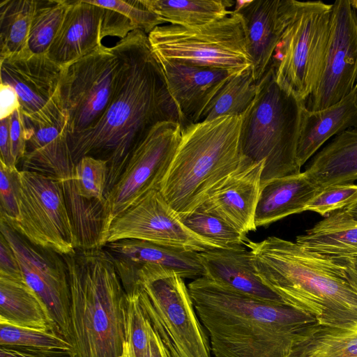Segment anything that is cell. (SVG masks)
<instances>
[{
	"mask_svg": "<svg viewBox=\"0 0 357 357\" xmlns=\"http://www.w3.org/2000/svg\"><path fill=\"white\" fill-rule=\"evenodd\" d=\"M123 40L126 66L108 107L91 128L68 135L75 163L84 156L107 161L106 196L134 150L155 125L174 121L181 126L178 109L148 35L137 29Z\"/></svg>",
	"mask_w": 357,
	"mask_h": 357,
	"instance_id": "1",
	"label": "cell"
},
{
	"mask_svg": "<svg viewBox=\"0 0 357 357\" xmlns=\"http://www.w3.org/2000/svg\"><path fill=\"white\" fill-rule=\"evenodd\" d=\"M188 289L215 357H289L296 333L316 322L285 303L243 294L204 276Z\"/></svg>",
	"mask_w": 357,
	"mask_h": 357,
	"instance_id": "2",
	"label": "cell"
},
{
	"mask_svg": "<svg viewBox=\"0 0 357 357\" xmlns=\"http://www.w3.org/2000/svg\"><path fill=\"white\" fill-rule=\"evenodd\" d=\"M260 279L283 301L319 324L345 327L357 324V284L342 259L310 251L276 236L248 241Z\"/></svg>",
	"mask_w": 357,
	"mask_h": 357,
	"instance_id": "3",
	"label": "cell"
},
{
	"mask_svg": "<svg viewBox=\"0 0 357 357\" xmlns=\"http://www.w3.org/2000/svg\"><path fill=\"white\" fill-rule=\"evenodd\" d=\"M68 269L73 357H121L126 292L104 248L62 255Z\"/></svg>",
	"mask_w": 357,
	"mask_h": 357,
	"instance_id": "4",
	"label": "cell"
},
{
	"mask_svg": "<svg viewBox=\"0 0 357 357\" xmlns=\"http://www.w3.org/2000/svg\"><path fill=\"white\" fill-rule=\"evenodd\" d=\"M241 127V116H225L182 128L179 144L160 188L179 214L199 208L241 165L244 158Z\"/></svg>",
	"mask_w": 357,
	"mask_h": 357,
	"instance_id": "5",
	"label": "cell"
},
{
	"mask_svg": "<svg viewBox=\"0 0 357 357\" xmlns=\"http://www.w3.org/2000/svg\"><path fill=\"white\" fill-rule=\"evenodd\" d=\"M254 101L241 116L242 155L264 161L261 185L274 178L299 174L297 145L305 102L277 83L271 64L257 82Z\"/></svg>",
	"mask_w": 357,
	"mask_h": 357,
	"instance_id": "6",
	"label": "cell"
},
{
	"mask_svg": "<svg viewBox=\"0 0 357 357\" xmlns=\"http://www.w3.org/2000/svg\"><path fill=\"white\" fill-rule=\"evenodd\" d=\"M283 31L272 59L282 89L306 102L324 69L332 24V4L281 0Z\"/></svg>",
	"mask_w": 357,
	"mask_h": 357,
	"instance_id": "7",
	"label": "cell"
},
{
	"mask_svg": "<svg viewBox=\"0 0 357 357\" xmlns=\"http://www.w3.org/2000/svg\"><path fill=\"white\" fill-rule=\"evenodd\" d=\"M148 38L159 59L226 70L232 74L252 66L243 22L234 10L222 19L199 26L160 25Z\"/></svg>",
	"mask_w": 357,
	"mask_h": 357,
	"instance_id": "8",
	"label": "cell"
},
{
	"mask_svg": "<svg viewBox=\"0 0 357 357\" xmlns=\"http://www.w3.org/2000/svg\"><path fill=\"white\" fill-rule=\"evenodd\" d=\"M139 281L140 303L169 356L211 357L208 338L183 278L155 266Z\"/></svg>",
	"mask_w": 357,
	"mask_h": 357,
	"instance_id": "9",
	"label": "cell"
},
{
	"mask_svg": "<svg viewBox=\"0 0 357 357\" xmlns=\"http://www.w3.org/2000/svg\"><path fill=\"white\" fill-rule=\"evenodd\" d=\"M126 66L123 38L63 68L61 91L68 135L91 128L111 102Z\"/></svg>",
	"mask_w": 357,
	"mask_h": 357,
	"instance_id": "10",
	"label": "cell"
},
{
	"mask_svg": "<svg viewBox=\"0 0 357 357\" xmlns=\"http://www.w3.org/2000/svg\"><path fill=\"white\" fill-rule=\"evenodd\" d=\"M174 121L155 125L136 147L121 176L105 197L100 248L112 221L137 204L149 192L160 190L181 137Z\"/></svg>",
	"mask_w": 357,
	"mask_h": 357,
	"instance_id": "11",
	"label": "cell"
},
{
	"mask_svg": "<svg viewBox=\"0 0 357 357\" xmlns=\"http://www.w3.org/2000/svg\"><path fill=\"white\" fill-rule=\"evenodd\" d=\"M18 218L8 224L31 243L61 255L75 251L77 241L61 183L45 175L20 171Z\"/></svg>",
	"mask_w": 357,
	"mask_h": 357,
	"instance_id": "12",
	"label": "cell"
},
{
	"mask_svg": "<svg viewBox=\"0 0 357 357\" xmlns=\"http://www.w3.org/2000/svg\"><path fill=\"white\" fill-rule=\"evenodd\" d=\"M62 71L46 54L29 51L0 60L1 83L15 89L23 116L35 127L57 126L67 131Z\"/></svg>",
	"mask_w": 357,
	"mask_h": 357,
	"instance_id": "13",
	"label": "cell"
},
{
	"mask_svg": "<svg viewBox=\"0 0 357 357\" xmlns=\"http://www.w3.org/2000/svg\"><path fill=\"white\" fill-rule=\"evenodd\" d=\"M122 239L142 240L197 252L220 248L189 229L158 190L149 192L112 221L105 244Z\"/></svg>",
	"mask_w": 357,
	"mask_h": 357,
	"instance_id": "14",
	"label": "cell"
},
{
	"mask_svg": "<svg viewBox=\"0 0 357 357\" xmlns=\"http://www.w3.org/2000/svg\"><path fill=\"white\" fill-rule=\"evenodd\" d=\"M0 231L15 252L25 282L43 299L61 333L71 343L70 287L63 256L31 243L1 220Z\"/></svg>",
	"mask_w": 357,
	"mask_h": 357,
	"instance_id": "15",
	"label": "cell"
},
{
	"mask_svg": "<svg viewBox=\"0 0 357 357\" xmlns=\"http://www.w3.org/2000/svg\"><path fill=\"white\" fill-rule=\"evenodd\" d=\"M328 52L319 83L305 102L310 111H319L340 102L357 82V10L350 0L332 4Z\"/></svg>",
	"mask_w": 357,
	"mask_h": 357,
	"instance_id": "16",
	"label": "cell"
},
{
	"mask_svg": "<svg viewBox=\"0 0 357 357\" xmlns=\"http://www.w3.org/2000/svg\"><path fill=\"white\" fill-rule=\"evenodd\" d=\"M133 30L130 20L119 12L87 0H70L62 24L46 55L64 68L101 46L105 37L121 40Z\"/></svg>",
	"mask_w": 357,
	"mask_h": 357,
	"instance_id": "17",
	"label": "cell"
},
{
	"mask_svg": "<svg viewBox=\"0 0 357 357\" xmlns=\"http://www.w3.org/2000/svg\"><path fill=\"white\" fill-rule=\"evenodd\" d=\"M264 165V161L255 162L244 157L238 167L222 180L197 208L222 219L245 235L255 231V211Z\"/></svg>",
	"mask_w": 357,
	"mask_h": 357,
	"instance_id": "18",
	"label": "cell"
},
{
	"mask_svg": "<svg viewBox=\"0 0 357 357\" xmlns=\"http://www.w3.org/2000/svg\"><path fill=\"white\" fill-rule=\"evenodd\" d=\"M158 60L178 109L181 128L199 122L204 111L215 94L227 79L235 75L222 69Z\"/></svg>",
	"mask_w": 357,
	"mask_h": 357,
	"instance_id": "19",
	"label": "cell"
},
{
	"mask_svg": "<svg viewBox=\"0 0 357 357\" xmlns=\"http://www.w3.org/2000/svg\"><path fill=\"white\" fill-rule=\"evenodd\" d=\"M281 0L235 1L242 17L252 71L257 82L270 67L283 31Z\"/></svg>",
	"mask_w": 357,
	"mask_h": 357,
	"instance_id": "20",
	"label": "cell"
},
{
	"mask_svg": "<svg viewBox=\"0 0 357 357\" xmlns=\"http://www.w3.org/2000/svg\"><path fill=\"white\" fill-rule=\"evenodd\" d=\"M204 276L235 291L256 298L284 303L259 278L250 250L243 246L199 252Z\"/></svg>",
	"mask_w": 357,
	"mask_h": 357,
	"instance_id": "21",
	"label": "cell"
},
{
	"mask_svg": "<svg viewBox=\"0 0 357 357\" xmlns=\"http://www.w3.org/2000/svg\"><path fill=\"white\" fill-rule=\"evenodd\" d=\"M351 128H357L356 84L349 95L328 108L319 111L305 108L296 150L299 167L331 137Z\"/></svg>",
	"mask_w": 357,
	"mask_h": 357,
	"instance_id": "22",
	"label": "cell"
},
{
	"mask_svg": "<svg viewBox=\"0 0 357 357\" xmlns=\"http://www.w3.org/2000/svg\"><path fill=\"white\" fill-rule=\"evenodd\" d=\"M319 190L304 172L266 182L261 187L256 208V227L305 211L307 204Z\"/></svg>",
	"mask_w": 357,
	"mask_h": 357,
	"instance_id": "23",
	"label": "cell"
},
{
	"mask_svg": "<svg viewBox=\"0 0 357 357\" xmlns=\"http://www.w3.org/2000/svg\"><path fill=\"white\" fill-rule=\"evenodd\" d=\"M114 259L140 265H153L174 271L182 278L204 276L199 252L158 245L137 239H122L103 247Z\"/></svg>",
	"mask_w": 357,
	"mask_h": 357,
	"instance_id": "24",
	"label": "cell"
},
{
	"mask_svg": "<svg viewBox=\"0 0 357 357\" xmlns=\"http://www.w3.org/2000/svg\"><path fill=\"white\" fill-rule=\"evenodd\" d=\"M318 188L357 180V128L347 130L315 154L304 171Z\"/></svg>",
	"mask_w": 357,
	"mask_h": 357,
	"instance_id": "25",
	"label": "cell"
},
{
	"mask_svg": "<svg viewBox=\"0 0 357 357\" xmlns=\"http://www.w3.org/2000/svg\"><path fill=\"white\" fill-rule=\"evenodd\" d=\"M0 323L61 333L47 305L25 280L2 276H0Z\"/></svg>",
	"mask_w": 357,
	"mask_h": 357,
	"instance_id": "26",
	"label": "cell"
},
{
	"mask_svg": "<svg viewBox=\"0 0 357 357\" xmlns=\"http://www.w3.org/2000/svg\"><path fill=\"white\" fill-rule=\"evenodd\" d=\"M306 249L337 259L357 258V220L337 210L296 238Z\"/></svg>",
	"mask_w": 357,
	"mask_h": 357,
	"instance_id": "27",
	"label": "cell"
},
{
	"mask_svg": "<svg viewBox=\"0 0 357 357\" xmlns=\"http://www.w3.org/2000/svg\"><path fill=\"white\" fill-rule=\"evenodd\" d=\"M289 357H357V324L307 325L296 333Z\"/></svg>",
	"mask_w": 357,
	"mask_h": 357,
	"instance_id": "28",
	"label": "cell"
},
{
	"mask_svg": "<svg viewBox=\"0 0 357 357\" xmlns=\"http://www.w3.org/2000/svg\"><path fill=\"white\" fill-rule=\"evenodd\" d=\"M162 22L184 27L204 25L233 12L235 1L228 0H143Z\"/></svg>",
	"mask_w": 357,
	"mask_h": 357,
	"instance_id": "29",
	"label": "cell"
},
{
	"mask_svg": "<svg viewBox=\"0 0 357 357\" xmlns=\"http://www.w3.org/2000/svg\"><path fill=\"white\" fill-rule=\"evenodd\" d=\"M77 249L101 248L105 203L79 196L73 179L61 182Z\"/></svg>",
	"mask_w": 357,
	"mask_h": 357,
	"instance_id": "30",
	"label": "cell"
},
{
	"mask_svg": "<svg viewBox=\"0 0 357 357\" xmlns=\"http://www.w3.org/2000/svg\"><path fill=\"white\" fill-rule=\"evenodd\" d=\"M38 0L0 2V60L28 51V39Z\"/></svg>",
	"mask_w": 357,
	"mask_h": 357,
	"instance_id": "31",
	"label": "cell"
},
{
	"mask_svg": "<svg viewBox=\"0 0 357 357\" xmlns=\"http://www.w3.org/2000/svg\"><path fill=\"white\" fill-rule=\"evenodd\" d=\"M257 87L251 67L231 75L206 107L200 121L225 116H241L254 101Z\"/></svg>",
	"mask_w": 357,
	"mask_h": 357,
	"instance_id": "32",
	"label": "cell"
},
{
	"mask_svg": "<svg viewBox=\"0 0 357 357\" xmlns=\"http://www.w3.org/2000/svg\"><path fill=\"white\" fill-rule=\"evenodd\" d=\"M21 162V170L37 172L60 182L74 177L75 162L66 132L40 149L26 152Z\"/></svg>",
	"mask_w": 357,
	"mask_h": 357,
	"instance_id": "33",
	"label": "cell"
},
{
	"mask_svg": "<svg viewBox=\"0 0 357 357\" xmlns=\"http://www.w3.org/2000/svg\"><path fill=\"white\" fill-rule=\"evenodd\" d=\"M70 0L39 1L28 39V51L47 54L63 21Z\"/></svg>",
	"mask_w": 357,
	"mask_h": 357,
	"instance_id": "34",
	"label": "cell"
},
{
	"mask_svg": "<svg viewBox=\"0 0 357 357\" xmlns=\"http://www.w3.org/2000/svg\"><path fill=\"white\" fill-rule=\"evenodd\" d=\"M179 215L189 229L220 248L243 246L249 241L245 234L222 219L198 208L191 213Z\"/></svg>",
	"mask_w": 357,
	"mask_h": 357,
	"instance_id": "35",
	"label": "cell"
},
{
	"mask_svg": "<svg viewBox=\"0 0 357 357\" xmlns=\"http://www.w3.org/2000/svg\"><path fill=\"white\" fill-rule=\"evenodd\" d=\"M0 345L62 351L73 354L71 343L58 331H40L4 323H0Z\"/></svg>",
	"mask_w": 357,
	"mask_h": 357,
	"instance_id": "36",
	"label": "cell"
},
{
	"mask_svg": "<svg viewBox=\"0 0 357 357\" xmlns=\"http://www.w3.org/2000/svg\"><path fill=\"white\" fill-rule=\"evenodd\" d=\"M109 168L107 160L84 156L75 163L73 181L77 194L105 202Z\"/></svg>",
	"mask_w": 357,
	"mask_h": 357,
	"instance_id": "37",
	"label": "cell"
},
{
	"mask_svg": "<svg viewBox=\"0 0 357 357\" xmlns=\"http://www.w3.org/2000/svg\"><path fill=\"white\" fill-rule=\"evenodd\" d=\"M124 321L126 340L130 342L135 357H145L149 321L140 303L138 291L126 294Z\"/></svg>",
	"mask_w": 357,
	"mask_h": 357,
	"instance_id": "38",
	"label": "cell"
},
{
	"mask_svg": "<svg viewBox=\"0 0 357 357\" xmlns=\"http://www.w3.org/2000/svg\"><path fill=\"white\" fill-rule=\"evenodd\" d=\"M87 1L120 13L130 21L135 30H141L147 35L156 26L163 24L160 17L145 6L143 0H87Z\"/></svg>",
	"mask_w": 357,
	"mask_h": 357,
	"instance_id": "39",
	"label": "cell"
},
{
	"mask_svg": "<svg viewBox=\"0 0 357 357\" xmlns=\"http://www.w3.org/2000/svg\"><path fill=\"white\" fill-rule=\"evenodd\" d=\"M357 196V184L347 183L328 186L318 190L308 202L305 211L316 212L327 216L344 208Z\"/></svg>",
	"mask_w": 357,
	"mask_h": 357,
	"instance_id": "40",
	"label": "cell"
},
{
	"mask_svg": "<svg viewBox=\"0 0 357 357\" xmlns=\"http://www.w3.org/2000/svg\"><path fill=\"white\" fill-rule=\"evenodd\" d=\"M20 171L0 162V220L9 225L18 218Z\"/></svg>",
	"mask_w": 357,
	"mask_h": 357,
	"instance_id": "41",
	"label": "cell"
},
{
	"mask_svg": "<svg viewBox=\"0 0 357 357\" xmlns=\"http://www.w3.org/2000/svg\"><path fill=\"white\" fill-rule=\"evenodd\" d=\"M9 131L12 153L17 165L26 151V127L20 108L9 116Z\"/></svg>",
	"mask_w": 357,
	"mask_h": 357,
	"instance_id": "42",
	"label": "cell"
},
{
	"mask_svg": "<svg viewBox=\"0 0 357 357\" xmlns=\"http://www.w3.org/2000/svg\"><path fill=\"white\" fill-rule=\"evenodd\" d=\"M0 276L24 280L15 252L1 234L0 236Z\"/></svg>",
	"mask_w": 357,
	"mask_h": 357,
	"instance_id": "43",
	"label": "cell"
},
{
	"mask_svg": "<svg viewBox=\"0 0 357 357\" xmlns=\"http://www.w3.org/2000/svg\"><path fill=\"white\" fill-rule=\"evenodd\" d=\"M70 352L0 345V357H72Z\"/></svg>",
	"mask_w": 357,
	"mask_h": 357,
	"instance_id": "44",
	"label": "cell"
},
{
	"mask_svg": "<svg viewBox=\"0 0 357 357\" xmlns=\"http://www.w3.org/2000/svg\"><path fill=\"white\" fill-rule=\"evenodd\" d=\"M20 107L19 98L15 89L0 83V120L9 117Z\"/></svg>",
	"mask_w": 357,
	"mask_h": 357,
	"instance_id": "45",
	"label": "cell"
},
{
	"mask_svg": "<svg viewBox=\"0 0 357 357\" xmlns=\"http://www.w3.org/2000/svg\"><path fill=\"white\" fill-rule=\"evenodd\" d=\"M0 162L9 168H17L14 160L9 131V117L0 120Z\"/></svg>",
	"mask_w": 357,
	"mask_h": 357,
	"instance_id": "46",
	"label": "cell"
},
{
	"mask_svg": "<svg viewBox=\"0 0 357 357\" xmlns=\"http://www.w3.org/2000/svg\"><path fill=\"white\" fill-rule=\"evenodd\" d=\"M145 357H170L159 335L150 321L149 343Z\"/></svg>",
	"mask_w": 357,
	"mask_h": 357,
	"instance_id": "47",
	"label": "cell"
},
{
	"mask_svg": "<svg viewBox=\"0 0 357 357\" xmlns=\"http://www.w3.org/2000/svg\"><path fill=\"white\" fill-rule=\"evenodd\" d=\"M344 261L348 274L357 284V258L344 259Z\"/></svg>",
	"mask_w": 357,
	"mask_h": 357,
	"instance_id": "48",
	"label": "cell"
},
{
	"mask_svg": "<svg viewBox=\"0 0 357 357\" xmlns=\"http://www.w3.org/2000/svg\"><path fill=\"white\" fill-rule=\"evenodd\" d=\"M344 209L354 218L357 220V196Z\"/></svg>",
	"mask_w": 357,
	"mask_h": 357,
	"instance_id": "49",
	"label": "cell"
},
{
	"mask_svg": "<svg viewBox=\"0 0 357 357\" xmlns=\"http://www.w3.org/2000/svg\"><path fill=\"white\" fill-rule=\"evenodd\" d=\"M121 357H135L132 349L130 342L126 340V342L123 347V351Z\"/></svg>",
	"mask_w": 357,
	"mask_h": 357,
	"instance_id": "50",
	"label": "cell"
},
{
	"mask_svg": "<svg viewBox=\"0 0 357 357\" xmlns=\"http://www.w3.org/2000/svg\"><path fill=\"white\" fill-rule=\"evenodd\" d=\"M351 6L357 10V0H350Z\"/></svg>",
	"mask_w": 357,
	"mask_h": 357,
	"instance_id": "51",
	"label": "cell"
},
{
	"mask_svg": "<svg viewBox=\"0 0 357 357\" xmlns=\"http://www.w3.org/2000/svg\"><path fill=\"white\" fill-rule=\"evenodd\" d=\"M356 85H357V82H356Z\"/></svg>",
	"mask_w": 357,
	"mask_h": 357,
	"instance_id": "52",
	"label": "cell"
}]
</instances>
